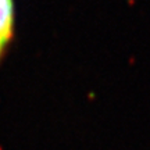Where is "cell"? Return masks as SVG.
I'll return each instance as SVG.
<instances>
[{
    "instance_id": "1",
    "label": "cell",
    "mask_w": 150,
    "mask_h": 150,
    "mask_svg": "<svg viewBox=\"0 0 150 150\" xmlns=\"http://www.w3.org/2000/svg\"><path fill=\"white\" fill-rule=\"evenodd\" d=\"M16 31V1L0 0V61L13 42Z\"/></svg>"
}]
</instances>
